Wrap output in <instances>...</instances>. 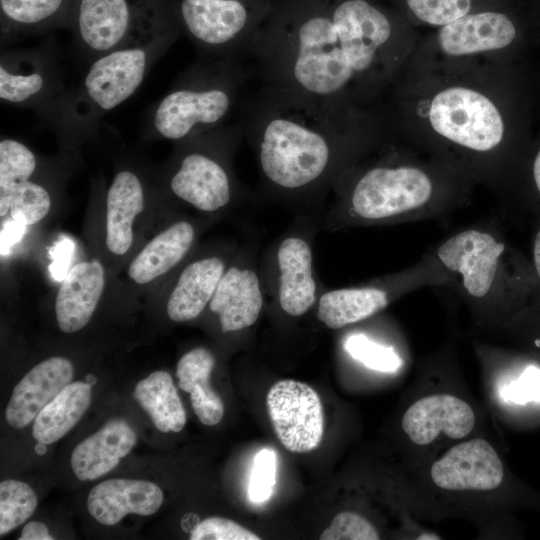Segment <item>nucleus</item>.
<instances>
[{
    "label": "nucleus",
    "mask_w": 540,
    "mask_h": 540,
    "mask_svg": "<svg viewBox=\"0 0 540 540\" xmlns=\"http://www.w3.org/2000/svg\"><path fill=\"white\" fill-rule=\"evenodd\" d=\"M238 56L201 57L176 78L143 120L147 138L180 142L229 123L254 74Z\"/></svg>",
    "instance_id": "5"
},
{
    "label": "nucleus",
    "mask_w": 540,
    "mask_h": 540,
    "mask_svg": "<svg viewBox=\"0 0 540 540\" xmlns=\"http://www.w3.org/2000/svg\"><path fill=\"white\" fill-rule=\"evenodd\" d=\"M235 253H205L183 265L167 295L166 313L170 320L188 322L207 309Z\"/></svg>",
    "instance_id": "19"
},
{
    "label": "nucleus",
    "mask_w": 540,
    "mask_h": 540,
    "mask_svg": "<svg viewBox=\"0 0 540 540\" xmlns=\"http://www.w3.org/2000/svg\"><path fill=\"white\" fill-rule=\"evenodd\" d=\"M133 397L159 431L180 432L184 428L186 412L168 372L157 370L140 380Z\"/></svg>",
    "instance_id": "29"
},
{
    "label": "nucleus",
    "mask_w": 540,
    "mask_h": 540,
    "mask_svg": "<svg viewBox=\"0 0 540 540\" xmlns=\"http://www.w3.org/2000/svg\"><path fill=\"white\" fill-rule=\"evenodd\" d=\"M518 36L513 16L503 6L471 12L436 28L410 57L418 63L497 61Z\"/></svg>",
    "instance_id": "13"
},
{
    "label": "nucleus",
    "mask_w": 540,
    "mask_h": 540,
    "mask_svg": "<svg viewBox=\"0 0 540 540\" xmlns=\"http://www.w3.org/2000/svg\"><path fill=\"white\" fill-rule=\"evenodd\" d=\"M264 302L260 268L254 253L244 249L231 259L207 309L222 333H238L257 322Z\"/></svg>",
    "instance_id": "16"
},
{
    "label": "nucleus",
    "mask_w": 540,
    "mask_h": 540,
    "mask_svg": "<svg viewBox=\"0 0 540 540\" xmlns=\"http://www.w3.org/2000/svg\"><path fill=\"white\" fill-rule=\"evenodd\" d=\"M105 283V269L96 259L79 262L68 270L54 304L57 325L63 333H76L89 323Z\"/></svg>",
    "instance_id": "22"
},
{
    "label": "nucleus",
    "mask_w": 540,
    "mask_h": 540,
    "mask_svg": "<svg viewBox=\"0 0 540 540\" xmlns=\"http://www.w3.org/2000/svg\"><path fill=\"white\" fill-rule=\"evenodd\" d=\"M70 30L77 52L89 63L116 50L182 33L173 0H75Z\"/></svg>",
    "instance_id": "8"
},
{
    "label": "nucleus",
    "mask_w": 540,
    "mask_h": 540,
    "mask_svg": "<svg viewBox=\"0 0 540 540\" xmlns=\"http://www.w3.org/2000/svg\"><path fill=\"white\" fill-rule=\"evenodd\" d=\"M532 174L536 189L540 193V149L537 152L533 161Z\"/></svg>",
    "instance_id": "43"
},
{
    "label": "nucleus",
    "mask_w": 540,
    "mask_h": 540,
    "mask_svg": "<svg viewBox=\"0 0 540 540\" xmlns=\"http://www.w3.org/2000/svg\"><path fill=\"white\" fill-rule=\"evenodd\" d=\"M39 169L27 180L0 188L1 220L8 216L30 226L50 212L52 195L46 183L36 179Z\"/></svg>",
    "instance_id": "30"
},
{
    "label": "nucleus",
    "mask_w": 540,
    "mask_h": 540,
    "mask_svg": "<svg viewBox=\"0 0 540 540\" xmlns=\"http://www.w3.org/2000/svg\"><path fill=\"white\" fill-rule=\"evenodd\" d=\"M380 534L376 527L359 513H338L321 533V540H376Z\"/></svg>",
    "instance_id": "35"
},
{
    "label": "nucleus",
    "mask_w": 540,
    "mask_h": 540,
    "mask_svg": "<svg viewBox=\"0 0 540 540\" xmlns=\"http://www.w3.org/2000/svg\"><path fill=\"white\" fill-rule=\"evenodd\" d=\"M136 441L135 431L126 421L110 420L74 448L70 463L75 476L91 481L109 473L130 453Z\"/></svg>",
    "instance_id": "26"
},
{
    "label": "nucleus",
    "mask_w": 540,
    "mask_h": 540,
    "mask_svg": "<svg viewBox=\"0 0 540 540\" xmlns=\"http://www.w3.org/2000/svg\"><path fill=\"white\" fill-rule=\"evenodd\" d=\"M75 0H0L1 49L24 38L71 27Z\"/></svg>",
    "instance_id": "25"
},
{
    "label": "nucleus",
    "mask_w": 540,
    "mask_h": 540,
    "mask_svg": "<svg viewBox=\"0 0 540 540\" xmlns=\"http://www.w3.org/2000/svg\"><path fill=\"white\" fill-rule=\"evenodd\" d=\"M388 92L397 137L496 187L508 133L496 61L408 60Z\"/></svg>",
    "instance_id": "3"
},
{
    "label": "nucleus",
    "mask_w": 540,
    "mask_h": 540,
    "mask_svg": "<svg viewBox=\"0 0 540 540\" xmlns=\"http://www.w3.org/2000/svg\"><path fill=\"white\" fill-rule=\"evenodd\" d=\"M312 216H301L271 246L261 270L265 296L273 297L287 316L297 318L316 306L321 294L313 267V238L316 224Z\"/></svg>",
    "instance_id": "12"
},
{
    "label": "nucleus",
    "mask_w": 540,
    "mask_h": 540,
    "mask_svg": "<svg viewBox=\"0 0 540 540\" xmlns=\"http://www.w3.org/2000/svg\"><path fill=\"white\" fill-rule=\"evenodd\" d=\"M37 507V496L25 482L8 479L0 483V535L28 520Z\"/></svg>",
    "instance_id": "32"
},
{
    "label": "nucleus",
    "mask_w": 540,
    "mask_h": 540,
    "mask_svg": "<svg viewBox=\"0 0 540 540\" xmlns=\"http://www.w3.org/2000/svg\"><path fill=\"white\" fill-rule=\"evenodd\" d=\"M266 404L274 432L286 450L308 453L318 448L324 433V413L312 387L296 380H280L269 389Z\"/></svg>",
    "instance_id": "15"
},
{
    "label": "nucleus",
    "mask_w": 540,
    "mask_h": 540,
    "mask_svg": "<svg viewBox=\"0 0 540 540\" xmlns=\"http://www.w3.org/2000/svg\"><path fill=\"white\" fill-rule=\"evenodd\" d=\"M199 228L190 219H179L151 238L128 265L129 279L144 286L177 268L197 241Z\"/></svg>",
    "instance_id": "23"
},
{
    "label": "nucleus",
    "mask_w": 540,
    "mask_h": 540,
    "mask_svg": "<svg viewBox=\"0 0 540 540\" xmlns=\"http://www.w3.org/2000/svg\"><path fill=\"white\" fill-rule=\"evenodd\" d=\"M448 284L449 278L432 251L407 269L365 284L322 291L316 316L326 327L337 330L375 316L413 290Z\"/></svg>",
    "instance_id": "11"
},
{
    "label": "nucleus",
    "mask_w": 540,
    "mask_h": 540,
    "mask_svg": "<svg viewBox=\"0 0 540 540\" xmlns=\"http://www.w3.org/2000/svg\"><path fill=\"white\" fill-rule=\"evenodd\" d=\"M38 156L22 141L2 137L0 141V188L29 179L39 168Z\"/></svg>",
    "instance_id": "33"
},
{
    "label": "nucleus",
    "mask_w": 540,
    "mask_h": 540,
    "mask_svg": "<svg viewBox=\"0 0 540 540\" xmlns=\"http://www.w3.org/2000/svg\"><path fill=\"white\" fill-rule=\"evenodd\" d=\"M474 183L395 136L339 177L322 226L334 232L441 217L469 202Z\"/></svg>",
    "instance_id": "4"
},
{
    "label": "nucleus",
    "mask_w": 540,
    "mask_h": 540,
    "mask_svg": "<svg viewBox=\"0 0 540 540\" xmlns=\"http://www.w3.org/2000/svg\"><path fill=\"white\" fill-rule=\"evenodd\" d=\"M146 195L145 182L136 170L125 167L114 174L105 197V245L110 254L121 257L130 251Z\"/></svg>",
    "instance_id": "20"
},
{
    "label": "nucleus",
    "mask_w": 540,
    "mask_h": 540,
    "mask_svg": "<svg viewBox=\"0 0 540 540\" xmlns=\"http://www.w3.org/2000/svg\"><path fill=\"white\" fill-rule=\"evenodd\" d=\"M28 226L18 220L8 217L1 226V255H7L10 248L22 238Z\"/></svg>",
    "instance_id": "39"
},
{
    "label": "nucleus",
    "mask_w": 540,
    "mask_h": 540,
    "mask_svg": "<svg viewBox=\"0 0 540 540\" xmlns=\"http://www.w3.org/2000/svg\"><path fill=\"white\" fill-rule=\"evenodd\" d=\"M344 348L353 359L379 372H395L402 364L401 357L392 347L377 343L361 333L350 335Z\"/></svg>",
    "instance_id": "34"
},
{
    "label": "nucleus",
    "mask_w": 540,
    "mask_h": 540,
    "mask_svg": "<svg viewBox=\"0 0 540 540\" xmlns=\"http://www.w3.org/2000/svg\"><path fill=\"white\" fill-rule=\"evenodd\" d=\"M533 262L537 276L540 279V230L537 232L534 239Z\"/></svg>",
    "instance_id": "42"
},
{
    "label": "nucleus",
    "mask_w": 540,
    "mask_h": 540,
    "mask_svg": "<svg viewBox=\"0 0 540 540\" xmlns=\"http://www.w3.org/2000/svg\"><path fill=\"white\" fill-rule=\"evenodd\" d=\"M19 540H53L47 526L39 521H31L22 529Z\"/></svg>",
    "instance_id": "41"
},
{
    "label": "nucleus",
    "mask_w": 540,
    "mask_h": 540,
    "mask_svg": "<svg viewBox=\"0 0 540 540\" xmlns=\"http://www.w3.org/2000/svg\"><path fill=\"white\" fill-rule=\"evenodd\" d=\"M413 25L439 28L471 12L499 6L497 0H392Z\"/></svg>",
    "instance_id": "31"
},
{
    "label": "nucleus",
    "mask_w": 540,
    "mask_h": 540,
    "mask_svg": "<svg viewBox=\"0 0 540 540\" xmlns=\"http://www.w3.org/2000/svg\"><path fill=\"white\" fill-rule=\"evenodd\" d=\"M433 253L465 303L495 318L510 296L509 249L495 228L476 225L443 240Z\"/></svg>",
    "instance_id": "9"
},
{
    "label": "nucleus",
    "mask_w": 540,
    "mask_h": 540,
    "mask_svg": "<svg viewBox=\"0 0 540 540\" xmlns=\"http://www.w3.org/2000/svg\"><path fill=\"white\" fill-rule=\"evenodd\" d=\"M433 484L450 492H489L504 478L503 463L485 439L459 442L448 449L430 468Z\"/></svg>",
    "instance_id": "17"
},
{
    "label": "nucleus",
    "mask_w": 540,
    "mask_h": 540,
    "mask_svg": "<svg viewBox=\"0 0 540 540\" xmlns=\"http://www.w3.org/2000/svg\"><path fill=\"white\" fill-rule=\"evenodd\" d=\"M181 34L172 32L94 59L80 84L38 110L39 116L66 144L93 135L106 113L137 91L153 65Z\"/></svg>",
    "instance_id": "6"
},
{
    "label": "nucleus",
    "mask_w": 540,
    "mask_h": 540,
    "mask_svg": "<svg viewBox=\"0 0 540 540\" xmlns=\"http://www.w3.org/2000/svg\"><path fill=\"white\" fill-rule=\"evenodd\" d=\"M64 92L60 66L50 43L28 49H1L2 102L38 111Z\"/></svg>",
    "instance_id": "14"
},
{
    "label": "nucleus",
    "mask_w": 540,
    "mask_h": 540,
    "mask_svg": "<svg viewBox=\"0 0 540 540\" xmlns=\"http://www.w3.org/2000/svg\"><path fill=\"white\" fill-rule=\"evenodd\" d=\"M91 399V383H69L35 418L32 432L34 439L48 445L63 438L80 421Z\"/></svg>",
    "instance_id": "28"
},
{
    "label": "nucleus",
    "mask_w": 540,
    "mask_h": 540,
    "mask_svg": "<svg viewBox=\"0 0 540 540\" xmlns=\"http://www.w3.org/2000/svg\"><path fill=\"white\" fill-rule=\"evenodd\" d=\"M163 500L161 488L153 482L117 478L102 481L91 489L87 509L100 524L113 526L128 514H154Z\"/></svg>",
    "instance_id": "24"
},
{
    "label": "nucleus",
    "mask_w": 540,
    "mask_h": 540,
    "mask_svg": "<svg viewBox=\"0 0 540 540\" xmlns=\"http://www.w3.org/2000/svg\"><path fill=\"white\" fill-rule=\"evenodd\" d=\"M182 33L201 57L238 56L247 51L268 18L273 0H173Z\"/></svg>",
    "instance_id": "10"
},
{
    "label": "nucleus",
    "mask_w": 540,
    "mask_h": 540,
    "mask_svg": "<svg viewBox=\"0 0 540 540\" xmlns=\"http://www.w3.org/2000/svg\"><path fill=\"white\" fill-rule=\"evenodd\" d=\"M214 366L213 353L204 347H196L186 352L176 367L178 387L190 393L192 408L206 426L218 424L224 416L223 401L210 386Z\"/></svg>",
    "instance_id": "27"
},
{
    "label": "nucleus",
    "mask_w": 540,
    "mask_h": 540,
    "mask_svg": "<svg viewBox=\"0 0 540 540\" xmlns=\"http://www.w3.org/2000/svg\"><path fill=\"white\" fill-rule=\"evenodd\" d=\"M243 137L237 122L177 142L165 173L168 193L203 214L228 210L245 194L233 169Z\"/></svg>",
    "instance_id": "7"
},
{
    "label": "nucleus",
    "mask_w": 540,
    "mask_h": 540,
    "mask_svg": "<svg viewBox=\"0 0 540 540\" xmlns=\"http://www.w3.org/2000/svg\"><path fill=\"white\" fill-rule=\"evenodd\" d=\"M277 456L270 448L261 449L254 457L248 495L252 502L267 501L276 483Z\"/></svg>",
    "instance_id": "36"
},
{
    "label": "nucleus",
    "mask_w": 540,
    "mask_h": 540,
    "mask_svg": "<svg viewBox=\"0 0 540 540\" xmlns=\"http://www.w3.org/2000/svg\"><path fill=\"white\" fill-rule=\"evenodd\" d=\"M260 537L233 520L209 517L192 530L190 540H259Z\"/></svg>",
    "instance_id": "37"
},
{
    "label": "nucleus",
    "mask_w": 540,
    "mask_h": 540,
    "mask_svg": "<svg viewBox=\"0 0 540 540\" xmlns=\"http://www.w3.org/2000/svg\"><path fill=\"white\" fill-rule=\"evenodd\" d=\"M417 44L413 25L379 0H273L246 58L261 84L369 107Z\"/></svg>",
    "instance_id": "1"
},
{
    "label": "nucleus",
    "mask_w": 540,
    "mask_h": 540,
    "mask_svg": "<svg viewBox=\"0 0 540 540\" xmlns=\"http://www.w3.org/2000/svg\"><path fill=\"white\" fill-rule=\"evenodd\" d=\"M238 108L265 194L316 218L339 177L396 136L377 105L332 103L265 84Z\"/></svg>",
    "instance_id": "2"
},
{
    "label": "nucleus",
    "mask_w": 540,
    "mask_h": 540,
    "mask_svg": "<svg viewBox=\"0 0 540 540\" xmlns=\"http://www.w3.org/2000/svg\"><path fill=\"white\" fill-rule=\"evenodd\" d=\"M74 368L69 359L54 356L35 365L14 387L5 410L7 423L21 429L69 383Z\"/></svg>",
    "instance_id": "21"
},
{
    "label": "nucleus",
    "mask_w": 540,
    "mask_h": 540,
    "mask_svg": "<svg viewBox=\"0 0 540 540\" xmlns=\"http://www.w3.org/2000/svg\"><path fill=\"white\" fill-rule=\"evenodd\" d=\"M73 244L69 240H63L55 247L51 271L55 278H61L67 274L72 256ZM70 269V268H69Z\"/></svg>",
    "instance_id": "40"
},
{
    "label": "nucleus",
    "mask_w": 540,
    "mask_h": 540,
    "mask_svg": "<svg viewBox=\"0 0 540 540\" xmlns=\"http://www.w3.org/2000/svg\"><path fill=\"white\" fill-rule=\"evenodd\" d=\"M476 415L464 399L452 394L427 395L404 412L401 426L416 445L427 446L442 439L460 440L473 430Z\"/></svg>",
    "instance_id": "18"
},
{
    "label": "nucleus",
    "mask_w": 540,
    "mask_h": 540,
    "mask_svg": "<svg viewBox=\"0 0 540 540\" xmlns=\"http://www.w3.org/2000/svg\"><path fill=\"white\" fill-rule=\"evenodd\" d=\"M502 397L518 405L540 402V368L525 367L521 374L509 381L501 390Z\"/></svg>",
    "instance_id": "38"
}]
</instances>
